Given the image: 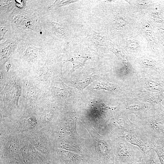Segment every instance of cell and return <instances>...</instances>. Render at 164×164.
I'll list each match as a JSON object with an SVG mask.
<instances>
[{"mask_svg": "<svg viewBox=\"0 0 164 164\" xmlns=\"http://www.w3.org/2000/svg\"><path fill=\"white\" fill-rule=\"evenodd\" d=\"M114 151L120 164H135L143 158L144 155L138 147L128 142L125 137L116 139Z\"/></svg>", "mask_w": 164, "mask_h": 164, "instance_id": "cell-1", "label": "cell"}, {"mask_svg": "<svg viewBox=\"0 0 164 164\" xmlns=\"http://www.w3.org/2000/svg\"><path fill=\"white\" fill-rule=\"evenodd\" d=\"M125 137L128 142L138 147L144 153L153 149L156 144L155 139L138 126Z\"/></svg>", "mask_w": 164, "mask_h": 164, "instance_id": "cell-2", "label": "cell"}, {"mask_svg": "<svg viewBox=\"0 0 164 164\" xmlns=\"http://www.w3.org/2000/svg\"><path fill=\"white\" fill-rule=\"evenodd\" d=\"M156 140H164V118L148 117L134 123Z\"/></svg>", "mask_w": 164, "mask_h": 164, "instance_id": "cell-3", "label": "cell"}, {"mask_svg": "<svg viewBox=\"0 0 164 164\" xmlns=\"http://www.w3.org/2000/svg\"><path fill=\"white\" fill-rule=\"evenodd\" d=\"M13 20L18 28L31 29L37 32L41 31L40 21L36 14L23 12L15 15Z\"/></svg>", "mask_w": 164, "mask_h": 164, "instance_id": "cell-4", "label": "cell"}, {"mask_svg": "<svg viewBox=\"0 0 164 164\" xmlns=\"http://www.w3.org/2000/svg\"><path fill=\"white\" fill-rule=\"evenodd\" d=\"M17 44V40L14 39H8L0 44L1 64H4L7 61Z\"/></svg>", "mask_w": 164, "mask_h": 164, "instance_id": "cell-5", "label": "cell"}, {"mask_svg": "<svg viewBox=\"0 0 164 164\" xmlns=\"http://www.w3.org/2000/svg\"><path fill=\"white\" fill-rule=\"evenodd\" d=\"M99 32L93 30H90L86 39L87 44L89 47L98 49L105 46L104 39Z\"/></svg>", "mask_w": 164, "mask_h": 164, "instance_id": "cell-6", "label": "cell"}, {"mask_svg": "<svg viewBox=\"0 0 164 164\" xmlns=\"http://www.w3.org/2000/svg\"><path fill=\"white\" fill-rule=\"evenodd\" d=\"M92 89L96 90H104L116 93H118L121 91L118 85L110 83L107 80L102 79L97 81Z\"/></svg>", "mask_w": 164, "mask_h": 164, "instance_id": "cell-7", "label": "cell"}, {"mask_svg": "<svg viewBox=\"0 0 164 164\" xmlns=\"http://www.w3.org/2000/svg\"><path fill=\"white\" fill-rule=\"evenodd\" d=\"M25 46L24 56L29 62L35 60L40 52L41 48L36 47L30 43H27Z\"/></svg>", "mask_w": 164, "mask_h": 164, "instance_id": "cell-8", "label": "cell"}, {"mask_svg": "<svg viewBox=\"0 0 164 164\" xmlns=\"http://www.w3.org/2000/svg\"><path fill=\"white\" fill-rule=\"evenodd\" d=\"M48 25L54 34L62 38L66 37L67 32L60 23L55 21H50L48 22Z\"/></svg>", "mask_w": 164, "mask_h": 164, "instance_id": "cell-9", "label": "cell"}, {"mask_svg": "<svg viewBox=\"0 0 164 164\" xmlns=\"http://www.w3.org/2000/svg\"><path fill=\"white\" fill-rule=\"evenodd\" d=\"M89 59V58L87 56H79L72 57L67 60L66 62L69 61L72 63L73 65L72 70V71H74L80 67L83 69L86 61Z\"/></svg>", "mask_w": 164, "mask_h": 164, "instance_id": "cell-10", "label": "cell"}, {"mask_svg": "<svg viewBox=\"0 0 164 164\" xmlns=\"http://www.w3.org/2000/svg\"><path fill=\"white\" fill-rule=\"evenodd\" d=\"M111 50L120 59L124 65L126 71H128L129 67V63L125 55L122 52L115 50L114 49H111Z\"/></svg>", "mask_w": 164, "mask_h": 164, "instance_id": "cell-11", "label": "cell"}, {"mask_svg": "<svg viewBox=\"0 0 164 164\" xmlns=\"http://www.w3.org/2000/svg\"><path fill=\"white\" fill-rule=\"evenodd\" d=\"M77 1L76 0H56L53 4L48 5V8L49 10L55 9Z\"/></svg>", "mask_w": 164, "mask_h": 164, "instance_id": "cell-12", "label": "cell"}, {"mask_svg": "<svg viewBox=\"0 0 164 164\" xmlns=\"http://www.w3.org/2000/svg\"><path fill=\"white\" fill-rule=\"evenodd\" d=\"M49 73L50 71L48 63L46 60L45 65L41 68L38 73L39 78L41 80H45L48 78Z\"/></svg>", "mask_w": 164, "mask_h": 164, "instance_id": "cell-13", "label": "cell"}, {"mask_svg": "<svg viewBox=\"0 0 164 164\" xmlns=\"http://www.w3.org/2000/svg\"><path fill=\"white\" fill-rule=\"evenodd\" d=\"M154 150L161 164H164V150L157 143L154 147Z\"/></svg>", "mask_w": 164, "mask_h": 164, "instance_id": "cell-14", "label": "cell"}, {"mask_svg": "<svg viewBox=\"0 0 164 164\" xmlns=\"http://www.w3.org/2000/svg\"><path fill=\"white\" fill-rule=\"evenodd\" d=\"M1 10L3 11L8 10L10 9L11 6H12L15 1L13 0H4L0 1Z\"/></svg>", "mask_w": 164, "mask_h": 164, "instance_id": "cell-15", "label": "cell"}, {"mask_svg": "<svg viewBox=\"0 0 164 164\" xmlns=\"http://www.w3.org/2000/svg\"><path fill=\"white\" fill-rule=\"evenodd\" d=\"M95 76H92L87 79H85L83 81L79 82L77 84L79 87L81 88L84 89L85 88L87 85L91 83V82L94 80V79L95 77Z\"/></svg>", "mask_w": 164, "mask_h": 164, "instance_id": "cell-16", "label": "cell"}, {"mask_svg": "<svg viewBox=\"0 0 164 164\" xmlns=\"http://www.w3.org/2000/svg\"><path fill=\"white\" fill-rule=\"evenodd\" d=\"M8 30L5 28H0V40L2 39L3 38L5 32L7 31Z\"/></svg>", "mask_w": 164, "mask_h": 164, "instance_id": "cell-17", "label": "cell"}, {"mask_svg": "<svg viewBox=\"0 0 164 164\" xmlns=\"http://www.w3.org/2000/svg\"><path fill=\"white\" fill-rule=\"evenodd\" d=\"M11 64H7L6 66V69L7 70H9L10 67H11Z\"/></svg>", "mask_w": 164, "mask_h": 164, "instance_id": "cell-18", "label": "cell"}, {"mask_svg": "<svg viewBox=\"0 0 164 164\" xmlns=\"http://www.w3.org/2000/svg\"></svg>", "mask_w": 164, "mask_h": 164, "instance_id": "cell-19", "label": "cell"}]
</instances>
